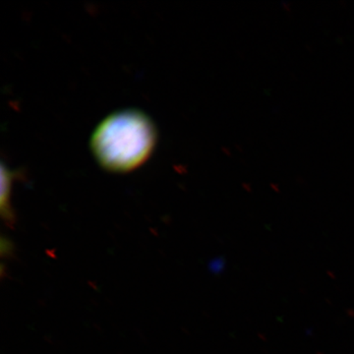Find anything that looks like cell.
Returning <instances> with one entry per match:
<instances>
[{
	"label": "cell",
	"instance_id": "obj_1",
	"mask_svg": "<svg viewBox=\"0 0 354 354\" xmlns=\"http://www.w3.org/2000/svg\"><path fill=\"white\" fill-rule=\"evenodd\" d=\"M156 142L153 121L142 111L130 109L104 118L93 133L91 149L104 169L127 172L148 160Z\"/></svg>",
	"mask_w": 354,
	"mask_h": 354
},
{
	"label": "cell",
	"instance_id": "obj_2",
	"mask_svg": "<svg viewBox=\"0 0 354 354\" xmlns=\"http://www.w3.org/2000/svg\"><path fill=\"white\" fill-rule=\"evenodd\" d=\"M209 269L213 274H220V272H223V270L225 269V260L218 258V259L211 261L209 265Z\"/></svg>",
	"mask_w": 354,
	"mask_h": 354
}]
</instances>
